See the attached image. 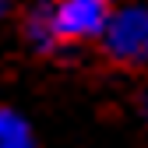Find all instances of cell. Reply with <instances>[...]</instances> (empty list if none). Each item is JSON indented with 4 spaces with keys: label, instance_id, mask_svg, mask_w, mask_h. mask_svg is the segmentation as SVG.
Wrapping results in <instances>:
<instances>
[{
    "label": "cell",
    "instance_id": "cell-1",
    "mask_svg": "<svg viewBox=\"0 0 148 148\" xmlns=\"http://www.w3.org/2000/svg\"><path fill=\"white\" fill-rule=\"evenodd\" d=\"M102 46L109 60L134 67V71H148V11L131 7L116 18H109V25L102 32Z\"/></svg>",
    "mask_w": 148,
    "mask_h": 148
},
{
    "label": "cell",
    "instance_id": "cell-2",
    "mask_svg": "<svg viewBox=\"0 0 148 148\" xmlns=\"http://www.w3.org/2000/svg\"><path fill=\"white\" fill-rule=\"evenodd\" d=\"M109 0H60L53 7V32L57 42H81L106 32Z\"/></svg>",
    "mask_w": 148,
    "mask_h": 148
},
{
    "label": "cell",
    "instance_id": "cell-3",
    "mask_svg": "<svg viewBox=\"0 0 148 148\" xmlns=\"http://www.w3.org/2000/svg\"><path fill=\"white\" fill-rule=\"evenodd\" d=\"M28 35L32 42H39V49L57 46V32H53V7H39L28 18Z\"/></svg>",
    "mask_w": 148,
    "mask_h": 148
},
{
    "label": "cell",
    "instance_id": "cell-4",
    "mask_svg": "<svg viewBox=\"0 0 148 148\" xmlns=\"http://www.w3.org/2000/svg\"><path fill=\"white\" fill-rule=\"evenodd\" d=\"M0 148H32L28 127L11 113H0Z\"/></svg>",
    "mask_w": 148,
    "mask_h": 148
}]
</instances>
